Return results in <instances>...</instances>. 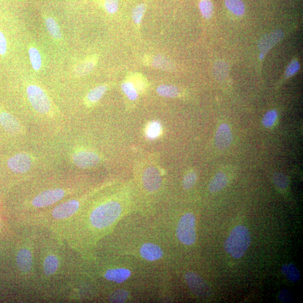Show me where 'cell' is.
<instances>
[{"label":"cell","instance_id":"cell-1","mask_svg":"<svg viewBox=\"0 0 303 303\" xmlns=\"http://www.w3.org/2000/svg\"><path fill=\"white\" fill-rule=\"evenodd\" d=\"M121 212L122 207L118 202H106L93 209L89 216V223L95 229H106L115 222Z\"/></svg>","mask_w":303,"mask_h":303},{"label":"cell","instance_id":"cell-2","mask_svg":"<svg viewBox=\"0 0 303 303\" xmlns=\"http://www.w3.org/2000/svg\"><path fill=\"white\" fill-rule=\"evenodd\" d=\"M251 242V236L247 228L238 226L232 230L224 243L225 251L235 258H240L244 255Z\"/></svg>","mask_w":303,"mask_h":303},{"label":"cell","instance_id":"cell-3","mask_svg":"<svg viewBox=\"0 0 303 303\" xmlns=\"http://www.w3.org/2000/svg\"><path fill=\"white\" fill-rule=\"evenodd\" d=\"M66 193L64 189L60 188L48 189L40 192L32 200L31 205L22 215L23 219L29 211H41V209L58 203L66 196Z\"/></svg>","mask_w":303,"mask_h":303},{"label":"cell","instance_id":"cell-4","mask_svg":"<svg viewBox=\"0 0 303 303\" xmlns=\"http://www.w3.org/2000/svg\"><path fill=\"white\" fill-rule=\"evenodd\" d=\"M177 237L182 244L192 245L196 242V218L192 213H186L180 220L177 229Z\"/></svg>","mask_w":303,"mask_h":303},{"label":"cell","instance_id":"cell-5","mask_svg":"<svg viewBox=\"0 0 303 303\" xmlns=\"http://www.w3.org/2000/svg\"><path fill=\"white\" fill-rule=\"evenodd\" d=\"M27 93L34 109L42 114H46L50 110L49 99L42 89L39 86L31 85L28 86Z\"/></svg>","mask_w":303,"mask_h":303},{"label":"cell","instance_id":"cell-6","mask_svg":"<svg viewBox=\"0 0 303 303\" xmlns=\"http://www.w3.org/2000/svg\"><path fill=\"white\" fill-rule=\"evenodd\" d=\"M187 284L194 294L199 297H207L209 293V287L204 280L195 272H189L185 275Z\"/></svg>","mask_w":303,"mask_h":303},{"label":"cell","instance_id":"cell-7","mask_svg":"<svg viewBox=\"0 0 303 303\" xmlns=\"http://www.w3.org/2000/svg\"><path fill=\"white\" fill-rule=\"evenodd\" d=\"M31 157L27 153H18L7 161V166L14 173L21 174L27 172L31 167Z\"/></svg>","mask_w":303,"mask_h":303},{"label":"cell","instance_id":"cell-8","mask_svg":"<svg viewBox=\"0 0 303 303\" xmlns=\"http://www.w3.org/2000/svg\"><path fill=\"white\" fill-rule=\"evenodd\" d=\"M143 184L148 192H155L162 185V179L158 170L155 167H149L144 170L143 174Z\"/></svg>","mask_w":303,"mask_h":303},{"label":"cell","instance_id":"cell-9","mask_svg":"<svg viewBox=\"0 0 303 303\" xmlns=\"http://www.w3.org/2000/svg\"><path fill=\"white\" fill-rule=\"evenodd\" d=\"M17 266L20 271L24 274H29L33 265V256L29 247H22L18 250L16 256Z\"/></svg>","mask_w":303,"mask_h":303},{"label":"cell","instance_id":"cell-10","mask_svg":"<svg viewBox=\"0 0 303 303\" xmlns=\"http://www.w3.org/2000/svg\"><path fill=\"white\" fill-rule=\"evenodd\" d=\"M73 162L76 166L82 168H87L96 165L100 162L98 155L91 151L78 152L73 156Z\"/></svg>","mask_w":303,"mask_h":303},{"label":"cell","instance_id":"cell-11","mask_svg":"<svg viewBox=\"0 0 303 303\" xmlns=\"http://www.w3.org/2000/svg\"><path fill=\"white\" fill-rule=\"evenodd\" d=\"M283 32L280 30L266 34L258 42V48L263 53H266L283 39Z\"/></svg>","mask_w":303,"mask_h":303},{"label":"cell","instance_id":"cell-12","mask_svg":"<svg viewBox=\"0 0 303 303\" xmlns=\"http://www.w3.org/2000/svg\"><path fill=\"white\" fill-rule=\"evenodd\" d=\"M60 258L56 253H50L47 254L43 261V272L47 278L57 274L60 267H61V262Z\"/></svg>","mask_w":303,"mask_h":303},{"label":"cell","instance_id":"cell-13","mask_svg":"<svg viewBox=\"0 0 303 303\" xmlns=\"http://www.w3.org/2000/svg\"><path fill=\"white\" fill-rule=\"evenodd\" d=\"M233 137L231 129L226 123H222L217 130L215 137V144L221 150L227 148L230 145Z\"/></svg>","mask_w":303,"mask_h":303},{"label":"cell","instance_id":"cell-14","mask_svg":"<svg viewBox=\"0 0 303 303\" xmlns=\"http://www.w3.org/2000/svg\"><path fill=\"white\" fill-rule=\"evenodd\" d=\"M140 253L142 258L148 261H156L163 256V251L159 245L153 243H145L141 246Z\"/></svg>","mask_w":303,"mask_h":303},{"label":"cell","instance_id":"cell-15","mask_svg":"<svg viewBox=\"0 0 303 303\" xmlns=\"http://www.w3.org/2000/svg\"><path fill=\"white\" fill-rule=\"evenodd\" d=\"M144 61L148 65H151L155 68L163 70H173L174 69V64L169 59L165 56L157 55L152 57H146Z\"/></svg>","mask_w":303,"mask_h":303},{"label":"cell","instance_id":"cell-16","mask_svg":"<svg viewBox=\"0 0 303 303\" xmlns=\"http://www.w3.org/2000/svg\"><path fill=\"white\" fill-rule=\"evenodd\" d=\"M98 57L97 56H92L84 60L75 67L74 74L78 77H84L91 73L94 69Z\"/></svg>","mask_w":303,"mask_h":303},{"label":"cell","instance_id":"cell-17","mask_svg":"<svg viewBox=\"0 0 303 303\" xmlns=\"http://www.w3.org/2000/svg\"><path fill=\"white\" fill-rule=\"evenodd\" d=\"M130 276L129 269L119 268L108 269L104 274V278L110 282L121 283L128 280Z\"/></svg>","mask_w":303,"mask_h":303},{"label":"cell","instance_id":"cell-18","mask_svg":"<svg viewBox=\"0 0 303 303\" xmlns=\"http://www.w3.org/2000/svg\"><path fill=\"white\" fill-rule=\"evenodd\" d=\"M0 123L7 132L11 133H18L21 130V126L17 120L5 112L0 114Z\"/></svg>","mask_w":303,"mask_h":303},{"label":"cell","instance_id":"cell-19","mask_svg":"<svg viewBox=\"0 0 303 303\" xmlns=\"http://www.w3.org/2000/svg\"><path fill=\"white\" fill-rule=\"evenodd\" d=\"M227 184V178L223 173L217 174L209 183L208 190L211 193L220 192L225 188Z\"/></svg>","mask_w":303,"mask_h":303},{"label":"cell","instance_id":"cell-20","mask_svg":"<svg viewBox=\"0 0 303 303\" xmlns=\"http://www.w3.org/2000/svg\"><path fill=\"white\" fill-rule=\"evenodd\" d=\"M106 85H101L90 91L86 96V102L89 104L95 103L102 98L107 90Z\"/></svg>","mask_w":303,"mask_h":303},{"label":"cell","instance_id":"cell-21","mask_svg":"<svg viewBox=\"0 0 303 303\" xmlns=\"http://www.w3.org/2000/svg\"><path fill=\"white\" fill-rule=\"evenodd\" d=\"M283 274L291 282L296 283L301 278V274L293 264L283 265L282 268Z\"/></svg>","mask_w":303,"mask_h":303},{"label":"cell","instance_id":"cell-22","mask_svg":"<svg viewBox=\"0 0 303 303\" xmlns=\"http://www.w3.org/2000/svg\"><path fill=\"white\" fill-rule=\"evenodd\" d=\"M228 10L237 16H242L245 13L244 3L242 0H225L224 1Z\"/></svg>","mask_w":303,"mask_h":303},{"label":"cell","instance_id":"cell-23","mask_svg":"<svg viewBox=\"0 0 303 303\" xmlns=\"http://www.w3.org/2000/svg\"><path fill=\"white\" fill-rule=\"evenodd\" d=\"M157 92L161 96L167 98H175L179 95V90L172 85H161L157 88Z\"/></svg>","mask_w":303,"mask_h":303},{"label":"cell","instance_id":"cell-24","mask_svg":"<svg viewBox=\"0 0 303 303\" xmlns=\"http://www.w3.org/2000/svg\"><path fill=\"white\" fill-rule=\"evenodd\" d=\"M45 24H46L48 33L54 39L56 40L61 39L62 34L61 28L54 19L51 17L47 18L45 20Z\"/></svg>","mask_w":303,"mask_h":303},{"label":"cell","instance_id":"cell-25","mask_svg":"<svg viewBox=\"0 0 303 303\" xmlns=\"http://www.w3.org/2000/svg\"><path fill=\"white\" fill-rule=\"evenodd\" d=\"M29 55L33 68L36 71L40 70L42 66V59L39 51L35 47L30 48Z\"/></svg>","mask_w":303,"mask_h":303},{"label":"cell","instance_id":"cell-26","mask_svg":"<svg viewBox=\"0 0 303 303\" xmlns=\"http://www.w3.org/2000/svg\"><path fill=\"white\" fill-rule=\"evenodd\" d=\"M229 67L225 62L218 61L214 67L215 76L217 79L223 80L229 74Z\"/></svg>","mask_w":303,"mask_h":303},{"label":"cell","instance_id":"cell-27","mask_svg":"<svg viewBox=\"0 0 303 303\" xmlns=\"http://www.w3.org/2000/svg\"><path fill=\"white\" fill-rule=\"evenodd\" d=\"M122 91L131 101H135L138 99V91L132 82L125 81L121 85Z\"/></svg>","mask_w":303,"mask_h":303},{"label":"cell","instance_id":"cell-28","mask_svg":"<svg viewBox=\"0 0 303 303\" xmlns=\"http://www.w3.org/2000/svg\"><path fill=\"white\" fill-rule=\"evenodd\" d=\"M162 125L158 121H154L149 123L146 134H147V136L149 139H156L160 136L162 133Z\"/></svg>","mask_w":303,"mask_h":303},{"label":"cell","instance_id":"cell-29","mask_svg":"<svg viewBox=\"0 0 303 303\" xmlns=\"http://www.w3.org/2000/svg\"><path fill=\"white\" fill-rule=\"evenodd\" d=\"M199 7L202 16L205 19L211 18L213 15V6L210 0H201Z\"/></svg>","mask_w":303,"mask_h":303},{"label":"cell","instance_id":"cell-30","mask_svg":"<svg viewBox=\"0 0 303 303\" xmlns=\"http://www.w3.org/2000/svg\"><path fill=\"white\" fill-rule=\"evenodd\" d=\"M101 6L108 14H113L119 9V0H99Z\"/></svg>","mask_w":303,"mask_h":303},{"label":"cell","instance_id":"cell-31","mask_svg":"<svg viewBox=\"0 0 303 303\" xmlns=\"http://www.w3.org/2000/svg\"><path fill=\"white\" fill-rule=\"evenodd\" d=\"M146 6L144 3H140L134 7L132 13V18L136 24H140L144 17Z\"/></svg>","mask_w":303,"mask_h":303},{"label":"cell","instance_id":"cell-32","mask_svg":"<svg viewBox=\"0 0 303 303\" xmlns=\"http://www.w3.org/2000/svg\"><path fill=\"white\" fill-rule=\"evenodd\" d=\"M128 297V293L123 289L116 290L112 293L110 297L109 301L111 303H123Z\"/></svg>","mask_w":303,"mask_h":303},{"label":"cell","instance_id":"cell-33","mask_svg":"<svg viewBox=\"0 0 303 303\" xmlns=\"http://www.w3.org/2000/svg\"><path fill=\"white\" fill-rule=\"evenodd\" d=\"M131 81L137 91H143L146 88V81L143 76L140 74H134L131 77Z\"/></svg>","mask_w":303,"mask_h":303},{"label":"cell","instance_id":"cell-34","mask_svg":"<svg viewBox=\"0 0 303 303\" xmlns=\"http://www.w3.org/2000/svg\"><path fill=\"white\" fill-rule=\"evenodd\" d=\"M197 179V175L194 172H190V173L186 174L183 179V188L185 190H189L193 188L196 184Z\"/></svg>","mask_w":303,"mask_h":303},{"label":"cell","instance_id":"cell-35","mask_svg":"<svg viewBox=\"0 0 303 303\" xmlns=\"http://www.w3.org/2000/svg\"><path fill=\"white\" fill-rule=\"evenodd\" d=\"M277 118H278V112L276 110L269 111L263 120V124L266 128H270L274 125Z\"/></svg>","mask_w":303,"mask_h":303},{"label":"cell","instance_id":"cell-36","mask_svg":"<svg viewBox=\"0 0 303 303\" xmlns=\"http://www.w3.org/2000/svg\"><path fill=\"white\" fill-rule=\"evenodd\" d=\"M274 182L275 185L280 189H286L289 185L286 176L280 173L274 174Z\"/></svg>","mask_w":303,"mask_h":303},{"label":"cell","instance_id":"cell-37","mask_svg":"<svg viewBox=\"0 0 303 303\" xmlns=\"http://www.w3.org/2000/svg\"><path fill=\"white\" fill-rule=\"evenodd\" d=\"M300 68V64L297 61H292L289 65L288 66L286 71L285 76L286 78H289L293 76L296 73Z\"/></svg>","mask_w":303,"mask_h":303},{"label":"cell","instance_id":"cell-38","mask_svg":"<svg viewBox=\"0 0 303 303\" xmlns=\"http://www.w3.org/2000/svg\"><path fill=\"white\" fill-rule=\"evenodd\" d=\"M279 298L281 301L285 303H290L292 301L291 294L286 289H283L281 292Z\"/></svg>","mask_w":303,"mask_h":303},{"label":"cell","instance_id":"cell-39","mask_svg":"<svg viewBox=\"0 0 303 303\" xmlns=\"http://www.w3.org/2000/svg\"><path fill=\"white\" fill-rule=\"evenodd\" d=\"M7 51V42L3 34L0 31V55H3Z\"/></svg>","mask_w":303,"mask_h":303}]
</instances>
